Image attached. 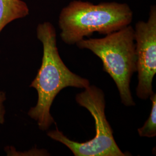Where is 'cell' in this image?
Instances as JSON below:
<instances>
[{"label":"cell","mask_w":156,"mask_h":156,"mask_svg":"<svg viewBox=\"0 0 156 156\" xmlns=\"http://www.w3.org/2000/svg\"><path fill=\"white\" fill-rule=\"evenodd\" d=\"M37 37L42 45L43 56L41 66L30 85L37 90L38 100L36 105L28 111V115L41 131H45L55 123L50 109L60 91L68 87L85 89L90 83L88 79L69 70L62 60L57 45L56 29L51 23L38 24Z\"/></svg>","instance_id":"6da1fadb"},{"label":"cell","mask_w":156,"mask_h":156,"mask_svg":"<svg viewBox=\"0 0 156 156\" xmlns=\"http://www.w3.org/2000/svg\"><path fill=\"white\" fill-rule=\"evenodd\" d=\"M133 19V12L126 3L73 0L59 14L60 36L65 44L75 45L94 33L106 35L115 32L130 25Z\"/></svg>","instance_id":"7a4b0ae2"},{"label":"cell","mask_w":156,"mask_h":156,"mask_svg":"<svg viewBox=\"0 0 156 156\" xmlns=\"http://www.w3.org/2000/svg\"><path fill=\"white\" fill-rule=\"evenodd\" d=\"M76 45L79 49L90 50L100 58L103 70L116 83L122 103L135 106L130 89L131 78L136 72L134 28L128 25L103 38L82 39Z\"/></svg>","instance_id":"3957f363"},{"label":"cell","mask_w":156,"mask_h":156,"mask_svg":"<svg viewBox=\"0 0 156 156\" xmlns=\"http://www.w3.org/2000/svg\"><path fill=\"white\" fill-rule=\"evenodd\" d=\"M80 106L88 110L94 119L95 135L92 140L78 142L69 140L57 127L47 133L53 140L59 142L73 152L75 156H126L120 150L113 135V129L105 115V95L102 90L91 86L76 95Z\"/></svg>","instance_id":"277c9868"},{"label":"cell","mask_w":156,"mask_h":156,"mask_svg":"<svg viewBox=\"0 0 156 156\" xmlns=\"http://www.w3.org/2000/svg\"><path fill=\"white\" fill-rule=\"evenodd\" d=\"M134 29L138 83V97L146 100L154 93L153 80L156 73V6L150 7L146 21H139Z\"/></svg>","instance_id":"5b68a950"},{"label":"cell","mask_w":156,"mask_h":156,"mask_svg":"<svg viewBox=\"0 0 156 156\" xmlns=\"http://www.w3.org/2000/svg\"><path fill=\"white\" fill-rule=\"evenodd\" d=\"M29 13L28 5L24 1L0 0V34L7 25L27 16Z\"/></svg>","instance_id":"8992f818"},{"label":"cell","mask_w":156,"mask_h":156,"mask_svg":"<svg viewBox=\"0 0 156 156\" xmlns=\"http://www.w3.org/2000/svg\"><path fill=\"white\" fill-rule=\"evenodd\" d=\"M152 102L149 117L144 126L138 129L140 136L153 138L156 136V94L154 93L149 98Z\"/></svg>","instance_id":"52a82bcc"},{"label":"cell","mask_w":156,"mask_h":156,"mask_svg":"<svg viewBox=\"0 0 156 156\" xmlns=\"http://www.w3.org/2000/svg\"><path fill=\"white\" fill-rule=\"evenodd\" d=\"M7 156H49V153L45 149H33L31 150L26 151H19L11 146H6L4 148Z\"/></svg>","instance_id":"ba28073f"},{"label":"cell","mask_w":156,"mask_h":156,"mask_svg":"<svg viewBox=\"0 0 156 156\" xmlns=\"http://www.w3.org/2000/svg\"><path fill=\"white\" fill-rule=\"evenodd\" d=\"M6 100L5 92L0 91V124H3L5 122L6 109L5 102Z\"/></svg>","instance_id":"9c48e42d"}]
</instances>
